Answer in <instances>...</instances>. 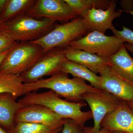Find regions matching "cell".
Masks as SVG:
<instances>
[{
    "label": "cell",
    "mask_w": 133,
    "mask_h": 133,
    "mask_svg": "<svg viewBox=\"0 0 133 133\" xmlns=\"http://www.w3.org/2000/svg\"><path fill=\"white\" fill-rule=\"evenodd\" d=\"M88 29L81 17L61 24H56L50 32L36 41L31 42L41 45L43 54L56 48H63L72 41L81 38Z\"/></svg>",
    "instance_id": "5b68a950"
},
{
    "label": "cell",
    "mask_w": 133,
    "mask_h": 133,
    "mask_svg": "<svg viewBox=\"0 0 133 133\" xmlns=\"http://www.w3.org/2000/svg\"><path fill=\"white\" fill-rule=\"evenodd\" d=\"M43 54L39 44L16 42L0 66V74H22L31 69Z\"/></svg>",
    "instance_id": "3957f363"
},
{
    "label": "cell",
    "mask_w": 133,
    "mask_h": 133,
    "mask_svg": "<svg viewBox=\"0 0 133 133\" xmlns=\"http://www.w3.org/2000/svg\"><path fill=\"white\" fill-rule=\"evenodd\" d=\"M99 74L102 79L101 90L126 102H133V81L109 65L104 66Z\"/></svg>",
    "instance_id": "9c48e42d"
},
{
    "label": "cell",
    "mask_w": 133,
    "mask_h": 133,
    "mask_svg": "<svg viewBox=\"0 0 133 133\" xmlns=\"http://www.w3.org/2000/svg\"><path fill=\"white\" fill-rule=\"evenodd\" d=\"M111 133H128L125 132H122V131H112V132Z\"/></svg>",
    "instance_id": "4dcf8cb0"
},
{
    "label": "cell",
    "mask_w": 133,
    "mask_h": 133,
    "mask_svg": "<svg viewBox=\"0 0 133 133\" xmlns=\"http://www.w3.org/2000/svg\"><path fill=\"white\" fill-rule=\"evenodd\" d=\"M101 126L112 132L133 133V111L127 102L121 100L117 109L106 115Z\"/></svg>",
    "instance_id": "4fadbf2b"
},
{
    "label": "cell",
    "mask_w": 133,
    "mask_h": 133,
    "mask_svg": "<svg viewBox=\"0 0 133 133\" xmlns=\"http://www.w3.org/2000/svg\"><path fill=\"white\" fill-rule=\"evenodd\" d=\"M65 119L42 105L33 104L23 106L17 112L15 122H27L42 124L50 127H61Z\"/></svg>",
    "instance_id": "8fae6325"
},
{
    "label": "cell",
    "mask_w": 133,
    "mask_h": 133,
    "mask_svg": "<svg viewBox=\"0 0 133 133\" xmlns=\"http://www.w3.org/2000/svg\"><path fill=\"white\" fill-rule=\"evenodd\" d=\"M85 80L77 77L70 78L68 74L58 72L50 77L40 79L35 83L24 84L23 95L42 88H47L53 91L61 97L70 102H84L82 95L87 92H98L101 89H97L87 84Z\"/></svg>",
    "instance_id": "6da1fadb"
},
{
    "label": "cell",
    "mask_w": 133,
    "mask_h": 133,
    "mask_svg": "<svg viewBox=\"0 0 133 133\" xmlns=\"http://www.w3.org/2000/svg\"><path fill=\"white\" fill-rule=\"evenodd\" d=\"M5 27V23L3 22L0 20V31H2Z\"/></svg>",
    "instance_id": "f1b7e54d"
},
{
    "label": "cell",
    "mask_w": 133,
    "mask_h": 133,
    "mask_svg": "<svg viewBox=\"0 0 133 133\" xmlns=\"http://www.w3.org/2000/svg\"><path fill=\"white\" fill-rule=\"evenodd\" d=\"M7 1L8 0H0V15L5 8Z\"/></svg>",
    "instance_id": "4316f807"
},
{
    "label": "cell",
    "mask_w": 133,
    "mask_h": 133,
    "mask_svg": "<svg viewBox=\"0 0 133 133\" xmlns=\"http://www.w3.org/2000/svg\"><path fill=\"white\" fill-rule=\"evenodd\" d=\"M91 127L89 128V129H88V132L87 133H111L112 131L109 130V129H107L105 128H101L99 131L98 132H97L94 133L92 132L91 131Z\"/></svg>",
    "instance_id": "484cf974"
},
{
    "label": "cell",
    "mask_w": 133,
    "mask_h": 133,
    "mask_svg": "<svg viewBox=\"0 0 133 133\" xmlns=\"http://www.w3.org/2000/svg\"><path fill=\"white\" fill-rule=\"evenodd\" d=\"M127 103L128 104L129 107L133 111V102H127Z\"/></svg>",
    "instance_id": "f546056e"
},
{
    "label": "cell",
    "mask_w": 133,
    "mask_h": 133,
    "mask_svg": "<svg viewBox=\"0 0 133 133\" xmlns=\"http://www.w3.org/2000/svg\"><path fill=\"white\" fill-rule=\"evenodd\" d=\"M126 12L131 14L133 16V8L132 9H131V10H130V11H128V12Z\"/></svg>",
    "instance_id": "d6a6232c"
},
{
    "label": "cell",
    "mask_w": 133,
    "mask_h": 133,
    "mask_svg": "<svg viewBox=\"0 0 133 133\" xmlns=\"http://www.w3.org/2000/svg\"><path fill=\"white\" fill-rule=\"evenodd\" d=\"M108 60L109 65L133 81V58L129 54L125 44Z\"/></svg>",
    "instance_id": "e0dca14e"
},
{
    "label": "cell",
    "mask_w": 133,
    "mask_h": 133,
    "mask_svg": "<svg viewBox=\"0 0 133 133\" xmlns=\"http://www.w3.org/2000/svg\"><path fill=\"white\" fill-rule=\"evenodd\" d=\"M63 127H50L42 124L27 122H17L10 133H59L62 132Z\"/></svg>",
    "instance_id": "44dd1931"
},
{
    "label": "cell",
    "mask_w": 133,
    "mask_h": 133,
    "mask_svg": "<svg viewBox=\"0 0 133 133\" xmlns=\"http://www.w3.org/2000/svg\"><path fill=\"white\" fill-rule=\"evenodd\" d=\"M16 42L4 31H0V55L11 49Z\"/></svg>",
    "instance_id": "cb8c5ba5"
},
{
    "label": "cell",
    "mask_w": 133,
    "mask_h": 133,
    "mask_svg": "<svg viewBox=\"0 0 133 133\" xmlns=\"http://www.w3.org/2000/svg\"><path fill=\"white\" fill-rule=\"evenodd\" d=\"M36 1V0H8L5 8L0 15V20L3 22H7L26 14Z\"/></svg>",
    "instance_id": "ac0fdd59"
},
{
    "label": "cell",
    "mask_w": 133,
    "mask_h": 133,
    "mask_svg": "<svg viewBox=\"0 0 133 133\" xmlns=\"http://www.w3.org/2000/svg\"><path fill=\"white\" fill-rule=\"evenodd\" d=\"M59 72L70 74L74 77L87 80L90 82L93 87L101 90V77L82 65L66 59L61 64Z\"/></svg>",
    "instance_id": "9a60e30c"
},
{
    "label": "cell",
    "mask_w": 133,
    "mask_h": 133,
    "mask_svg": "<svg viewBox=\"0 0 133 133\" xmlns=\"http://www.w3.org/2000/svg\"><path fill=\"white\" fill-rule=\"evenodd\" d=\"M23 85L19 74H0V94H10L18 98L23 95Z\"/></svg>",
    "instance_id": "d6986e66"
},
{
    "label": "cell",
    "mask_w": 133,
    "mask_h": 133,
    "mask_svg": "<svg viewBox=\"0 0 133 133\" xmlns=\"http://www.w3.org/2000/svg\"><path fill=\"white\" fill-rule=\"evenodd\" d=\"M66 59L62 48L54 49L43 54L31 69L20 74L23 83H35L44 76H52L59 72L61 64Z\"/></svg>",
    "instance_id": "ba28073f"
},
{
    "label": "cell",
    "mask_w": 133,
    "mask_h": 133,
    "mask_svg": "<svg viewBox=\"0 0 133 133\" xmlns=\"http://www.w3.org/2000/svg\"><path fill=\"white\" fill-rule=\"evenodd\" d=\"M125 42L115 36H108L97 31H90L83 37L72 41L69 46L108 59L116 54Z\"/></svg>",
    "instance_id": "8992f818"
},
{
    "label": "cell",
    "mask_w": 133,
    "mask_h": 133,
    "mask_svg": "<svg viewBox=\"0 0 133 133\" xmlns=\"http://www.w3.org/2000/svg\"><path fill=\"white\" fill-rule=\"evenodd\" d=\"M22 106L28 105H42L48 108L64 119L73 120L81 125L93 118L91 111L83 112L81 108L86 106L84 102L77 103L62 99L52 90L26 94L18 101Z\"/></svg>",
    "instance_id": "7a4b0ae2"
},
{
    "label": "cell",
    "mask_w": 133,
    "mask_h": 133,
    "mask_svg": "<svg viewBox=\"0 0 133 133\" xmlns=\"http://www.w3.org/2000/svg\"><path fill=\"white\" fill-rule=\"evenodd\" d=\"M63 53L67 60L86 66L95 74L105 65H109L108 60L83 50L72 49L69 45L62 48Z\"/></svg>",
    "instance_id": "5bb4252c"
},
{
    "label": "cell",
    "mask_w": 133,
    "mask_h": 133,
    "mask_svg": "<svg viewBox=\"0 0 133 133\" xmlns=\"http://www.w3.org/2000/svg\"><path fill=\"white\" fill-rule=\"evenodd\" d=\"M16 99L10 94H0V124L10 130L15 124L17 112L23 107Z\"/></svg>",
    "instance_id": "2e32d148"
},
{
    "label": "cell",
    "mask_w": 133,
    "mask_h": 133,
    "mask_svg": "<svg viewBox=\"0 0 133 133\" xmlns=\"http://www.w3.org/2000/svg\"><path fill=\"white\" fill-rule=\"evenodd\" d=\"M82 98L90 108L94 122L91 131L94 133L99 131L103 119L107 115L117 109L121 101L111 93L103 90L98 92L85 93L82 95Z\"/></svg>",
    "instance_id": "52a82bcc"
},
{
    "label": "cell",
    "mask_w": 133,
    "mask_h": 133,
    "mask_svg": "<svg viewBox=\"0 0 133 133\" xmlns=\"http://www.w3.org/2000/svg\"><path fill=\"white\" fill-rule=\"evenodd\" d=\"M56 24L47 18L38 20L24 14L5 23L2 31L15 42H31L46 35Z\"/></svg>",
    "instance_id": "277c9868"
},
{
    "label": "cell",
    "mask_w": 133,
    "mask_h": 133,
    "mask_svg": "<svg viewBox=\"0 0 133 133\" xmlns=\"http://www.w3.org/2000/svg\"><path fill=\"white\" fill-rule=\"evenodd\" d=\"M26 14L63 23L77 17L64 0H37Z\"/></svg>",
    "instance_id": "30bf717a"
},
{
    "label": "cell",
    "mask_w": 133,
    "mask_h": 133,
    "mask_svg": "<svg viewBox=\"0 0 133 133\" xmlns=\"http://www.w3.org/2000/svg\"><path fill=\"white\" fill-rule=\"evenodd\" d=\"M120 4L124 9V10H122V12L130 11L133 8V1L123 0L121 1Z\"/></svg>",
    "instance_id": "d4e9b609"
},
{
    "label": "cell",
    "mask_w": 133,
    "mask_h": 133,
    "mask_svg": "<svg viewBox=\"0 0 133 133\" xmlns=\"http://www.w3.org/2000/svg\"><path fill=\"white\" fill-rule=\"evenodd\" d=\"M114 34V36L121 39L125 43L126 48L133 53V31L128 28L123 26L122 30H118L113 26L110 29Z\"/></svg>",
    "instance_id": "7402d4cb"
},
{
    "label": "cell",
    "mask_w": 133,
    "mask_h": 133,
    "mask_svg": "<svg viewBox=\"0 0 133 133\" xmlns=\"http://www.w3.org/2000/svg\"><path fill=\"white\" fill-rule=\"evenodd\" d=\"M0 133H7L0 127Z\"/></svg>",
    "instance_id": "1f68e13d"
},
{
    "label": "cell",
    "mask_w": 133,
    "mask_h": 133,
    "mask_svg": "<svg viewBox=\"0 0 133 133\" xmlns=\"http://www.w3.org/2000/svg\"><path fill=\"white\" fill-rule=\"evenodd\" d=\"M89 128L79 125L73 120L65 119L62 133H87Z\"/></svg>",
    "instance_id": "603a6c76"
},
{
    "label": "cell",
    "mask_w": 133,
    "mask_h": 133,
    "mask_svg": "<svg viewBox=\"0 0 133 133\" xmlns=\"http://www.w3.org/2000/svg\"><path fill=\"white\" fill-rule=\"evenodd\" d=\"M77 16L81 17L93 8L105 10L109 6L108 0H64Z\"/></svg>",
    "instance_id": "ffe728a7"
},
{
    "label": "cell",
    "mask_w": 133,
    "mask_h": 133,
    "mask_svg": "<svg viewBox=\"0 0 133 133\" xmlns=\"http://www.w3.org/2000/svg\"><path fill=\"white\" fill-rule=\"evenodd\" d=\"M116 1H110L107 9L93 8L82 17L88 31H97L105 34L106 31L113 26L115 19L122 14L121 10L116 11Z\"/></svg>",
    "instance_id": "7c38bea8"
},
{
    "label": "cell",
    "mask_w": 133,
    "mask_h": 133,
    "mask_svg": "<svg viewBox=\"0 0 133 133\" xmlns=\"http://www.w3.org/2000/svg\"><path fill=\"white\" fill-rule=\"evenodd\" d=\"M10 50V49L9 50H8L7 51H5V52H3L2 54L0 55V66H1L3 61L5 58L6 57L7 55H8Z\"/></svg>",
    "instance_id": "83f0119b"
}]
</instances>
